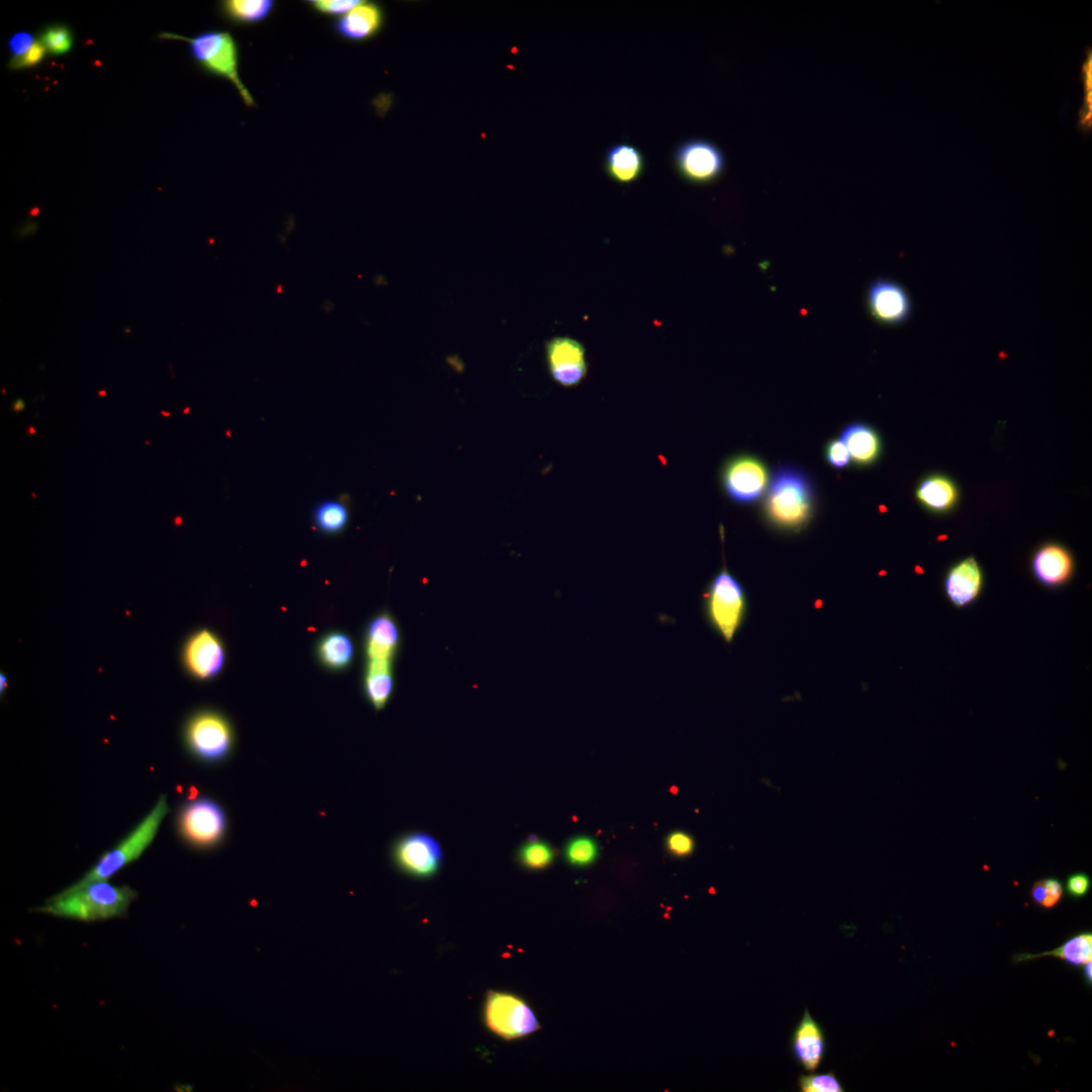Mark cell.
Here are the masks:
<instances>
[{"mask_svg":"<svg viewBox=\"0 0 1092 1092\" xmlns=\"http://www.w3.org/2000/svg\"><path fill=\"white\" fill-rule=\"evenodd\" d=\"M317 655L327 669L336 672L347 670L355 660V643L341 632L327 634L318 644Z\"/></svg>","mask_w":1092,"mask_h":1092,"instance_id":"603a6c76","label":"cell"},{"mask_svg":"<svg viewBox=\"0 0 1092 1092\" xmlns=\"http://www.w3.org/2000/svg\"><path fill=\"white\" fill-rule=\"evenodd\" d=\"M182 740L187 754L206 766L226 763L237 749L236 729L225 715L215 710L192 714L184 723Z\"/></svg>","mask_w":1092,"mask_h":1092,"instance_id":"8992f818","label":"cell"},{"mask_svg":"<svg viewBox=\"0 0 1092 1092\" xmlns=\"http://www.w3.org/2000/svg\"><path fill=\"white\" fill-rule=\"evenodd\" d=\"M867 307L871 317L885 326L903 325L913 315V301L908 290L888 279H877L869 285Z\"/></svg>","mask_w":1092,"mask_h":1092,"instance_id":"4fadbf2b","label":"cell"},{"mask_svg":"<svg viewBox=\"0 0 1092 1092\" xmlns=\"http://www.w3.org/2000/svg\"><path fill=\"white\" fill-rule=\"evenodd\" d=\"M395 688L394 661L367 659L363 690L369 704L375 712L386 708L394 696Z\"/></svg>","mask_w":1092,"mask_h":1092,"instance_id":"ffe728a7","label":"cell"},{"mask_svg":"<svg viewBox=\"0 0 1092 1092\" xmlns=\"http://www.w3.org/2000/svg\"><path fill=\"white\" fill-rule=\"evenodd\" d=\"M99 395L101 397H104V396H106V392L105 391H101V392H99Z\"/></svg>","mask_w":1092,"mask_h":1092,"instance_id":"7bdbcfd3","label":"cell"},{"mask_svg":"<svg viewBox=\"0 0 1092 1092\" xmlns=\"http://www.w3.org/2000/svg\"><path fill=\"white\" fill-rule=\"evenodd\" d=\"M314 524L323 533L337 534L342 532L349 521L347 507L335 500L320 503L313 514Z\"/></svg>","mask_w":1092,"mask_h":1092,"instance_id":"4316f807","label":"cell"},{"mask_svg":"<svg viewBox=\"0 0 1092 1092\" xmlns=\"http://www.w3.org/2000/svg\"><path fill=\"white\" fill-rule=\"evenodd\" d=\"M702 608L712 630L730 645L747 619L749 601L743 583L726 567L709 581Z\"/></svg>","mask_w":1092,"mask_h":1092,"instance_id":"277c9868","label":"cell"},{"mask_svg":"<svg viewBox=\"0 0 1092 1092\" xmlns=\"http://www.w3.org/2000/svg\"><path fill=\"white\" fill-rule=\"evenodd\" d=\"M137 896L130 886L96 881L71 885L34 912L77 921H102L126 917Z\"/></svg>","mask_w":1092,"mask_h":1092,"instance_id":"6da1fadb","label":"cell"},{"mask_svg":"<svg viewBox=\"0 0 1092 1092\" xmlns=\"http://www.w3.org/2000/svg\"><path fill=\"white\" fill-rule=\"evenodd\" d=\"M7 687H8L7 678L2 676V686H0V688H2V693H4V691L7 689Z\"/></svg>","mask_w":1092,"mask_h":1092,"instance_id":"60d3db41","label":"cell"},{"mask_svg":"<svg viewBox=\"0 0 1092 1092\" xmlns=\"http://www.w3.org/2000/svg\"><path fill=\"white\" fill-rule=\"evenodd\" d=\"M175 830L188 848L201 852L214 851L228 837V814L223 805L210 796H189L177 808Z\"/></svg>","mask_w":1092,"mask_h":1092,"instance_id":"52a82bcc","label":"cell"},{"mask_svg":"<svg viewBox=\"0 0 1092 1092\" xmlns=\"http://www.w3.org/2000/svg\"><path fill=\"white\" fill-rule=\"evenodd\" d=\"M674 167L678 174L695 185L717 181L726 171V158L721 148L705 138H690L675 148Z\"/></svg>","mask_w":1092,"mask_h":1092,"instance_id":"30bf717a","label":"cell"},{"mask_svg":"<svg viewBox=\"0 0 1092 1092\" xmlns=\"http://www.w3.org/2000/svg\"><path fill=\"white\" fill-rule=\"evenodd\" d=\"M130 331H131L130 328H127V330H125V332H127V333H129Z\"/></svg>","mask_w":1092,"mask_h":1092,"instance_id":"f6af8a7d","label":"cell"},{"mask_svg":"<svg viewBox=\"0 0 1092 1092\" xmlns=\"http://www.w3.org/2000/svg\"><path fill=\"white\" fill-rule=\"evenodd\" d=\"M603 167L606 174L613 181L628 185L643 176L646 160L638 147L628 142H620L606 150Z\"/></svg>","mask_w":1092,"mask_h":1092,"instance_id":"d6986e66","label":"cell"},{"mask_svg":"<svg viewBox=\"0 0 1092 1092\" xmlns=\"http://www.w3.org/2000/svg\"><path fill=\"white\" fill-rule=\"evenodd\" d=\"M392 860L398 870L417 879L435 877L444 864V851L436 838L422 832L399 837L391 849Z\"/></svg>","mask_w":1092,"mask_h":1092,"instance_id":"8fae6325","label":"cell"},{"mask_svg":"<svg viewBox=\"0 0 1092 1092\" xmlns=\"http://www.w3.org/2000/svg\"><path fill=\"white\" fill-rule=\"evenodd\" d=\"M1091 967H1092L1091 961H1089L1088 963H1086L1084 965V977H1085L1086 984L1089 987H1091V983H1092V974H1091L1092 968Z\"/></svg>","mask_w":1092,"mask_h":1092,"instance_id":"f35d334b","label":"cell"},{"mask_svg":"<svg viewBox=\"0 0 1092 1092\" xmlns=\"http://www.w3.org/2000/svg\"><path fill=\"white\" fill-rule=\"evenodd\" d=\"M38 40L45 47L48 55L59 57L68 54L74 46L72 30L63 24L46 26L38 34Z\"/></svg>","mask_w":1092,"mask_h":1092,"instance_id":"f1b7e54d","label":"cell"},{"mask_svg":"<svg viewBox=\"0 0 1092 1092\" xmlns=\"http://www.w3.org/2000/svg\"><path fill=\"white\" fill-rule=\"evenodd\" d=\"M271 0H225L220 5L223 17L236 25H256L264 22L275 10Z\"/></svg>","mask_w":1092,"mask_h":1092,"instance_id":"484cf974","label":"cell"},{"mask_svg":"<svg viewBox=\"0 0 1092 1092\" xmlns=\"http://www.w3.org/2000/svg\"><path fill=\"white\" fill-rule=\"evenodd\" d=\"M1091 888L1090 877L1085 873L1070 875L1066 881V891L1072 899H1082Z\"/></svg>","mask_w":1092,"mask_h":1092,"instance_id":"8d00e7d4","label":"cell"},{"mask_svg":"<svg viewBox=\"0 0 1092 1092\" xmlns=\"http://www.w3.org/2000/svg\"><path fill=\"white\" fill-rule=\"evenodd\" d=\"M668 846L672 853L681 856L691 853L694 849L693 840L684 833L671 835L668 839Z\"/></svg>","mask_w":1092,"mask_h":1092,"instance_id":"74e56055","label":"cell"},{"mask_svg":"<svg viewBox=\"0 0 1092 1092\" xmlns=\"http://www.w3.org/2000/svg\"><path fill=\"white\" fill-rule=\"evenodd\" d=\"M28 433H29V435H34L35 434V429L33 426H30L29 429H28Z\"/></svg>","mask_w":1092,"mask_h":1092,"instance_id":"b9f144b4","label":"cell"},{"mask_svg":"<svg viewBox=\"0 0 1092 1092\" xmlns=\"http://www.w3.org/2000/svg\"><path fill=\"white\" fill-rule=\"evenodd\" d=\"M790 1049L795 1062L807 1073L815 1072L826 1058L828 1042L825 1030L808 1010L804 1011L793 1030Z\"/></svg>","mask_w":1092,"mask_h":1092,"instance_id":"9a60e30c","label":"cell"},{"mask_svg":"<svg viewBox=\"0 0 1092 1092\" xmlns=\"http://www.w3.org/2000/svg\"><path fill=\"white\" fill-rule=\"evenodd\" d=\"M824 454L828 464L833 469L846 470L852 462L849 450L841 439H833L828 442Z\"/></svg>","mask_w":1092,"mask_h":1092,"instance_id":"e575fe53","label":"cell"},{"mask_svg":"<svg viewBox=\"0 0 1092 1092\" xmlns=\"http://www.w3.org/2000/svg\"><path fill=\"white\" fill-rule=\"evenodd\" d=\"M402 634L396 618L388 611L374 616L365 634L367 659L393 660L400 650Z\"/></svg>","mask_w":1092,"mask_h":1092,"instance_id":"ac0fdd59","label":"cell"},{"mask_svg":"<svg viewBox=\"0 0 1092 1092\" xmlns=\"http://www.w3.org/2000/svg\"><path fill=\"white\" fill-rule=\"evenodd\" d=\"M47 55L48 53L45 47L40 40H38L25 57L16 62L9 63V68L13 71L34 68L41 65Z\"/></svg>","mask_w":1092,"mask_h":1092,"instance_id":"d590c367","label":"cell"},{"mask_svg":"<svg viewBox=\"0 0 1092 1092\" xmlns=\"http://www.w3.org/2000/svg\"><path fill=\"white\" fill-rule=\"evenodd\" d=\"M359 0H309L311 11L322 16H344L360 6Z\"/></svg>","mask_w":1092,"mask_h":1092,"instance_id":"d6a6232c","label":"cell"},{"mask_svg":"<svg viewBox=\"0 0 1092 1092\" xmlns=\"http://www.w3.org/2000/svg\"><path fill=\"white\" fill-rule=\"evenodd\" d=\"M566 859L576 867H586L592 864L598 855L596 843L589 838H576L566 847Z\"/></svg>","mask_w":1092,"mask_h":1092,"instance_id":"4dcf8cb0","label":"cell"},{"mask_svg":"<svg viewBox=\"0 0 1092 1092\" xmlns=\"http://www.w3.org/2000/svg\"><path fill=\"white\" fill-rule=\"evenodd\" d=\"M984 583L985 578L981 565L974 558H967L948 572L944 580V590L955 607L964 608L979 599Z\"/></svg>","mask_w":1092,"mask_h":1092,"instance_id":"e0dca14e","label":"cell"},{"mask_svg":"<svg viewBox=\"0 0 1092 1092\" xmlns=\"http://www.w3.org/2000/svg\"><path fill=\"white\" fill-rule=\"evenodd\" d=\"M25 408H26V403H25V401H24L23 399H21V398L17 399V400H16V401H15V402L13 403V406H12V409H13V411H14V412H16V413H20V412H23V411L25 410Z\"/></svg>","mask_w":1092,"mask_h":1092,"instance_id":"ab89813d","label":"cell"},{"mask_svg":"<svg viewBox=\"0 0 1092 1092\" xmlns=\"http://www.w3.org/2000/svg\"><path fill=\"white\" fill-rule=\"evenodd\" d=\"M519 863L529 870H542L551 866L555 860V851L544 842L531 838L518 851Z\"/></svg>","mask_w":1092,"mask_h":1092,"instance_id":"83f0119b","label":"cell"},{"mask_svg":"<svg viewBox=\"0 0 1092 1092\" xmlns=\"http://www.w3.org/2000/svg\"><path fill=\"white\" fill-rule=\"evenodd\" d=\"M840 439L849 450L851 461L856 466H869L881 454V439L875 429L867 424H849L844 428Z\"/></svg>","mask_w":1092,"mask_h":1092,"instance_id":"7402d4cb","label":"cell"},{"mask_svg":"<svg viewBox=\"0 0 1092 1092\" xmlns=\"http://www.w3.org/2000/svg\"><path fill=\"white\" fill-rule=\"evenodd\" d=\"M162 414H163V415H166V416H170V415H171V413H167V412H162Z\"/></svg>","mask_w":1092,"mask_h":1092,"instance_id":"ee69618b","label":"cell"},{"mask_svg":"<svg viewBox=\"0 0 1092 1092\" xmlns=\"http://www.w3.org/2000/svg\"><path fill=\"white\" fill-rule=\"evenodd\" d=\"M545 362L551 377L563 387L578 386L589 371L586 348L579 340L554 337L545 342Z\"/></svg>","mask_w":1092,"mask_h":1092,"instance_id":"7c38bea8","label":"cell"},{"mask_svg":"<svg viewBox=\"0 0 1092 1092\" xmlns=\"http://www.w3.org/2000/svg\"><path fill=\"white\" fill-rule=\"evenodd\" d=\"M182 661L185 670L193 679L213 680L224 669L225 647L214 633L208 630L197 632L185 643Z\"/></svg>","mask_w":1092,"mask_h":1092,"instance_id":"5bb4252c","label":"cell"},{"mask_svg":"<svg viewBox=\"0 0 1092 1092\" xmlns=\"http://www.w3.org/2000/svg\"><path fill=\"white\" fill-rule=\"evenodd\" d=\"M382 21V12L378 6L362 3L353 11L338 18L333 29L335 34L345 40L363 41L379 31Z\"/></svg>","mask_w":1092,"mask_h":1092,"instance_id":"44dd1931","label":"cell"},{"mask_svg":"<svg viewBox=\"0 0 1092 1092\" xmlns=\"http://www.w3.org/2000/svg\"><path fill=\"white\" fill-rule=\"evenodd\" d=\"M1043 957H1055L1065 961L1073 967H1082L1089 961H1092V933L1090 931L1078 933L1062 946L1053 951L1041 954H1018L1013 957V962L1024 963Z\"/></svg>","mask_w":1092,"mask_h":1092,"instance_id":"cb8c5ba5","label":"cell"},{"mask_svg":"<svg viewBox=\"0 0 1092 1092\" xmlns=\"http://www.w3.org/2000/svg\"><path fill=\"white\" fill-rule=\"evenodd\" d=\"M159 36L160 38H166V40H178L187 43L190 57L194 62L209 74L224 78L236 87L246 106H255L254 99L241 81L239 48L236 38L230 33L208 31L193 37L164 33Z\"/></svg>","mask_w":1092,"mask_h":1092,"instance_id":"3957f363","label":"cell"},{"mask_svg":"<svg viewBox=\"0 0 1092 1092\" xmlns=\"http://www.w3.org/2000/svg\"><path fill=\"white\" fill-rule=\"evenodd\" d=\"M37 41L38 37L29 31H19L13 34L7 44L10 55L9 63L16 62L25 57Z\"/></svg>","mask_w":1092,"mask_h":1092,"instance_id":"836d02e7","label":"cell"},{"mask_svg":"<svg viewBox=\"0 0 1092 1092\" xmlns=\"http://www.w3.org/2000/svg\"><path fill=\"white\" fill-rule=\"evenodd\" d=\"M1032 571L1044 587L1057 589L1063 587L1073 577L1074 561L1064 546L1049 543L1035 554Z\"/></svg>","mask_w":1092,"mask_h":1092,"instance_id":"2e32d148","label":"cell"},{"mask_svg":"<svg viewBox=\"0 0 1092 1092\" xmlns=\"http://www.w3.org/2000/svg\"><path fill=\"white\" fill-rule=\"evenodd\" d=\"M484 1020L488 1030L506 1041L524 1038L540 1029L531 1007L510 992H488Z\"/></svg>","mask_w":1092,"mask_h":1092,"instance_id":"9c48e42d","label":"cell"},{"mask_svg":"<svg viewBox=\"0 0 1092 1092\" xmlns=\"http://www.w3.org/2000/svg\"><path fill=\"white\" fill-rule=\"evenodd\" d=\"M763 516L774 529L796 533L813 518L815 495L809 478L797 467H778L763 498Z\"/></svg>","mask_w":1092,"mask_h":1092,"instance_id":"7a4b0ae2","label":"cell"},{"mask_svg":"<svg viewBox=\"0 0 1092 1092\" xmlns=\"http://www.w3.org/2000/svg\"><path fill=\"white\" fill-rule=\"evenodd\" d=\"M917 497L926 510L934 512H945L953 509L956 504L958 491L949 479L933 476L924 479L920 484Z\"/></svg>","mask_w":1092,"mask_h":1092,"instance_id":"d4e9b609","label":"cell"},{"mask_svg":"<svg viewBox=\"0 0 1092 1092\" xmlns=\"http://www.w3.org/2000/svg\"><path fill=\"white\" fill-rule=\"evenodd\" d=\"M1064 888L1057 878H1046L1037 881L1031 890V897L1035 905L1052 910L1062 901Z\"/></svg>","mask_w":1092,"mask_h":1092,"instance_id":"f546056e","label":"cell"},{"mask_svg":"<svg viewBox=\"0 0 1092 1092\" xmlns=\"http://www.w3.org/2000/svg\"><path fill=\"white\" fill-rule=\"evenodd\" d=\"M771 474L767 464L751 453H737L727 458L720 470V485L733 503L749 506L764 498Z\"/></svg>","mask_w":1092,"mask_h":1092,"instance_id":"ba28073f","label":"cell"},{"mask_svg":"<svg viewBox=\"0 0 1092 1092\" xmlns=\"http://www.w3.org/2000/svg\"><path fill=\"white\" fill-rule=\"evenodd\" d=\"M801 1092H844L846 1088L834 1071L802 1074L797 1080Z\"/></svg>","mask_w":1092,"mask_h":1092,"instance_id":"1f68e13d","label":"cell"},{"mask_svg":"<svg viewBox=\"0 0 1092 1092\" xmlns=\"http://www.w3.org/2000/svg\"><path fill=\"white\" fill-rule=\"evenodd\" d=\"M170 811L168 797L162 795L132 832L103 853L92 869L72 885L83 886L96 881H108L128 865L139 860L158 836L164 819Z\"/></svg>","mask_w":1092,"mask_h":1092,"instance_id":"5b68a950","label":"cell"}]
</instances>
